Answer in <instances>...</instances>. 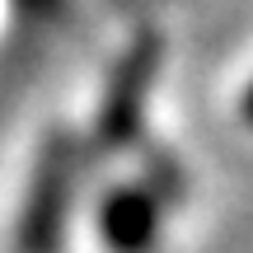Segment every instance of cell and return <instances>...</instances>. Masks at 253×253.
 <instances>
[{
    "label": "cell",
    "mask_w": 253,
    "mask_h": 253,
    "mask_svg": "<svg viewBox=\"0 0 253 253\" xmlns=\"http://www.w3.org/2000/svg\"><path fill=\"white\" fill-rule=\"evenodd\" d=\"M155 71H160V38L141 33L122 52L118 71H113V80H108V99H103V108H99V141L103 145L136 141L141 118H145V89L155 84Z\"/></svg>",
    "instance_id": "2"
},
{
    "label": "cell",
    "mask_w": 253,
    "mask_h": 253,
    "mask_svg": "<svg viewBox=\"0 0 253 253\" xmlns=\"http://www.w3.org/2000/svg\"><path fill=\"white\" fill-rule=\"evenodd\" d=\"M164 230V192L122 183L99 207V235L108 253H155Z\"/></svg>",
    "instance_id": "3"
},
{
    "label": "cell",
    "mask_w": 253,
    "mask_h": 253,
    "mask_svg": "<svg viewBox=\"0 0 253 253\" xmlns=\"http://www.w3.org/2000/svg\"><path fill=\"white\" fill-rule=\"evenodd\" d=\"M71 192H75V141L56 126L52 136H42L33 178H28L24 211L14 225V253H61Z\"/></svg>",
    "instance_id": "1"
},
{
    "label": "cell",
    "mask_w": 253,
    "mask_h": 253,
    "mask_svg": "<svg viewBox=\"0 0 253 253\" xmlns=\"http://www.w3.org/2000/svg\"><path fill=\"white\" fill-rule=\"evenodd\" d=\"M239 118H244V122L253 126V84L244 89V99H239Z\"/></svg>",
    "instance_id": "4"
}]
</instances>
